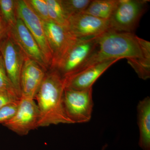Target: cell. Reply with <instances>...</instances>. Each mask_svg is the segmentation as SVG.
Masks as SVG:
<instances>
[{
	"label": "cell",
	"instance_id": "2e32d148",
	"mask_svg": "<svg viewBox=\"0 0 150 150\" xmlns=\"http://www.w3.org/2000/svg\"><path fill=\"white\" fill-rule=\"evenodd\" d=\"M0 14L8 28L15 24L18 18L16 1L0 0Z\"/></svg>",
	"mask_w": 150,
	"mask_h": 150
},
{
	"label": "cell",
	"instance_id": "8fae6325",
	"mask_svg": "<svg viewBox=\"0 0 150 150\" xmlns=\"http://www.w3.org/2000/svg\"><path fill=\"white\" fill-rule=\"evenodd\" d=\"M68 29L76 38L97 37L110 29L108 20L82 13L68 18Z\"/></svg>",
	"mask_w": 150,
	"mask_h": 150
},
{
	"label": "cell",
	"instance_id": "603a6c76",
	"mask_svg": "<svg viewBox=\"0 0 150 150\" xmlns=\"http://www.w3.org/2000/svg\"><path fill=\"white\" fill-rule=\"evenodd\" d=\"M8 32V28L0 14V44Z\"/></svg>",
	"mask_w": 150,
	"mask_h": 150
},
{
	"label": "cell",
	"instance_id": "30bf717a",
	"mask_svg": "<svg viewBox=\"0 0 150 150\" xmlns=\"http://www.w3.org/2000/svg\"><path fill=\"white\" fill-rule=\"evenodd\" d=\"M18 17L21 19L33 35L46 57L51 69L52 55L46 40L42 21L28 5L26 0H17Z\"/></svg>",
	"mask_w": 150,
	"mask_h": 150
},
{
	"label": "cell",
	"instance_id": "7c38bea8",
	"mask_svg": "<svg viewBox=\"0 0 150 150\" xmlns=\"http://www.w3.org/2000/svg\"><path fill=\"white\" fill-rule=\"evenodd\" d=\"M118 59H110L97 63L65 78V88L83 90L92 88L98 78Z\"/></svg>",
	"mask_w": 150,
	"mask_h": 150
},
{
	"label": "cell",
	"instance_id": "3957f363",
	"mask_svg": "<svg viewBox=\"0 0 150 150\" xmlns=\"http://www.w3.org/2000/svg\"><path fill=\"white\" fill-rule=\"evenodd\" d=\"M97 37L76 38L53 69L64 79L80 71L96 49Z\"/></svg>",
	"mask_w": 150,
	"mask_h": 150
},
{
	"label": "cell",
	"instance_id": "5bb4252c",
	"mask_svg": "<svg viewBox=\"0 0 150 150\" xmlns=\"http://www.w3.org/2000/svg\"><path fill=\"white\" fill-rule=\"evenodd\" d=\"M137 109L140 133L139 145L143 150H150V97L140 101Z\"/></svg>",
	"mask_w": 150,
	"mask_h": 150
},
{
	"label": "cell",
	"instance_id": "ba28073f",
	"mask_svg": "<svg viewBox=\"0 0 150 150\" xmlns=\"http://www.w3.org/2000/svg\"><path fill=\"white\" fill-rule=\"evenodd\" d=\"M8 33L27 58L35 61L46 72L50 69L46 57L21 19L18 18L15 24L9 28Z\"/></svg>",
	"mask_w": 150,
	"mask_h": 150
},
{
	"label": "cell",
	"instance_id": "9a60e30c",
	"mask_svg": "<svg viewBox=\"0 0 150 150\" xmlns=\"http://www.w3.org/2000/svg\"><path fill=\"white\" fill-rule=\"evenodd\" d=\"M119 0H92L83 13L108 20L118 5Z\"/></svg>",
	"mask_w": 150,
	"mask_h": 150
},
{
	"label": "cell",
	"instance_id": "52a82bcc",
	"mask_svg": "<svg viewBox=\"0 0 150 150\" xmlns=\"http://www.w3.org/2000/svg\"><path fill=\"white\" fill-rule=\"evenodd\" d=\"M39 119V110L34 99L21 96L16 113L3 125L20 136H25L38 128Z\"/></svg>",
	"mask_w": 150,
	"mask_h": 150
},
{
	"label": "cell",
	"instance_id": "ffe728a7",
	"mask_svg": "<svg viewBox=\"0 0 150 150\" xmlns=\"http://www.w3.org/2000/svg\"><path fill=\"white\" fill-rule=\"evenodd\" d=\"M20 100L6 105L0 109V124L6 123L14 116L18 109Z\"/></svg>",
	"mask_w": 150,
	"mask_h": 150
},
{
	"label": "cell",
	"instance_id": "6da1fadb",
	"mask_svg": "<svg viewBox=\"0 0 150 150\" xmlns=\"http://www.w3.org/2000/svg\"><path fill=\"white\" fill-rule=\"evenodd\" d=\"M122 59L128 60L139 77L150 78V42L134 33L112 29L98 36L96 49L81 70L106 60Z\"/></svg>",
	"mask_w": 150,
	"mask_h": 150
},
{
	"label": "cell",
	"instance_id": "7a4b0ae2",
	"mask_svg": "<svg viewBox=\"0 0 150 150\" xmlns=\"http://www.w3.org/2000/svg\"><path fill=\"white\" fill-rule=\"evenodd\" d=\"M65 88L64 79L55 70L46 72L35 95L39 110L38 127L59 124H73L65 114L63 96Z\"/></svg>",
	"mask_w": 150,
	"mask_h": 150
},
{
	"label": "cell",
	"instance_id": "8992f818",
	"mask_svg": "<svg viewBox=\"0 0 150 150\" xmlns=\"http://www.w3.org/2000/svg\"><path fill=\"white\" fill-rule=\"evenodd\" d=\"M0 53L8 76L21 97L20 76L26 56L8 32L0 44Z\"/></svg>",
	"mask_w": 150,
	"mask_h": 150
},
{
	"label": "cell",
	"instance_id": "d6986e66",
	"mask_svg": "<svg viewBox=\"0 0 150 150\" xmlns=\"http://www.w3.org/2000/svg\"><path fill=\"white\" fill-rule=\"evenodd\" d=\"M26 2L31 9L42 21L50 20L46 0H27Z\"/></svg>",
	"mask_w": 150,
	"mask_h": 150
},
{
	"label": "cell",
	"instance_id": "e0dca14e",
	"mask_svg": "<svg viewBox=\"0 0 150 150\" xmlns=\"http://www.w3.org/2000/svg\"><path fill=\"white\" fill-rule=\"evenodd\" d=\"M50 20L68 28V18L62 8L60 0H46Z\"/></svg>",
	"mask_w": 150,
	"mask_h": 150
},
{
	"label": "cell",
	"instance_id": "9c48e42d",
	"mask_svg": "<svg viewBox=\"0 0 150 150\" xmlns=\"http://www.w3.org/2000/svg\"><path fill=\"white\" fill-rule=\"evenodd\" d=\"M42 23L46 40L52 53L50 69H53L76 38L71 35L67 28L51 20L42 21Z\"/></svg>",
	"mask_w": 150,
	"mask_h": 150
},
{
	"label": "cell",
	"instance_id": "44dd1931",
	"mask_svg": "<svg viewBox=\"0 0 150 150\" xmlns=\"http://www.w3.org/2000/svg\"><path fill=\"white\" fill-rule=\"evenodd\" d=\"M0 89L6 90L15 93L19 97H20L17 93L15 88L14 87L12 83L8 76L1 53H0Z\"/></svg>",
	"mask_w": 150,
	"mask_h": 150
},
{
	"label": "cell",
	"instance_id": "7402d4cb",
	"mask_svg": "<svg viewBox=\"0 0 150 150\" xmlns=\"http://www.w3.org/2000/svg\"><path fill=\"white\" fill-rule=\"evenodd\" d=\"M20 98V97L15 93L0 89V109L6 105L18 100Z\"/></svg>",
	"mask_w": 150,
	"mask_h": 150
},
{
	"label": "cell",
	"instance_id": "ac0fdd59",
	"mask_svg": "<svg viewBox=\"0 0 150 150\" xmlns=\"http://www.w3.org/2000/svg\"><path fill=\"white\" fill-rule=\"evenodd\" d=\"M91 0H60L62 8L67 18L82 13L85 10Z\"/></svg>",
	"mask_w": 150,
	"mask_h": 150
},
{
	"label": "cell",
	"instance_id": "5b68a950",
	"mask_svg": "<svg viewBox=\"0 0 150 150\" xmlns=\"http://www.w3.org/2000/svg\"><path fill=\"white\" fill-rule=\"evenodd\" d=\"M63 105L65 114L73 123L88 122L93 106L92 88L83 90L65 88Z\"/></svg>",
	"mask_w": 150,
	"mask_h": 150
},
{
	"label": "cell",
	"instance_id": "4fadbf2b",
	"mask_svg": "<svg viewBox=\"0 0 150 150\" xmlns=\"http://www.w3.org/2000/svg\"><path fill=\"white\" fill-rule=\"evenodd\" d=\"M46 72L36 62L26 57L20 76L21 96L34 99Z\"/></svg>",
	"mask_w": 150,
	"mask_h": 150
},
{
	"label": "cell",
	"instance_id": "277c9868",
	"mask_svg": "<svg viewBox=\"0 0 150 150\" xmlns=\"http://www.w3.org/2000/svg\"><path fill=\"white\" fill-rule=\"evenodd\" d=\"M149 1L148 0H119L118 5L108 20L110 29L134 33Z\"/></svg>",
	"mask_w": 150,
	"mask_h": 150
}]
</instances>
